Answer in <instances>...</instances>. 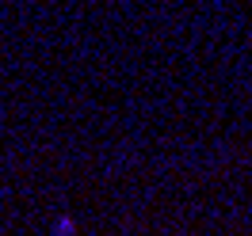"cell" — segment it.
<instances>
[{
  "mask_svg": "<svg viewBox=\"0 0 252 236\" xmlns=\"http://www.w3.org/2000/svg\"><path fill=\"white\" fill-rule=\"evenodd\" d=\"M54 236H77V221L69 217V213H62V217L54 221Z\"/></svg>",
  "mask_w": 252,
  "mask_h": 236,
  "instance_id": "6da1fadb",
  "label": "cell"
}]
</instances>
